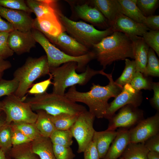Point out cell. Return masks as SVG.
I'll return each instance as SVG.
<instances>
[{
    "mask_svg": "<svg viewBox=\"0 0 159 159\" xmlns=\"http://www.w3.org/2000/svg\"><path fill=\"white\" fill-rule=\"evenodd\" d=\"M101 74L108 79L109 82L107 85L102 86L92 83L90 90L86 92L78 91L76 85H74L70 87L64 95L74 102L86 105L89 108V111L98 118L104 117L109 105V100L116 97L123 88L114 81L112 73H106L102 69Z\"/></svg>",
    "mask_w": 159,
    "mask_h": 159,
    "instance_id": "cell-1",
    "label": "cell"
},
{
    "mask_svg": "<svg viewBox=\"0 0 159 159\" xmlns=\"http://www.w3.org/2000/svg\"><path fill=\"white\" fill-rule=\"evenodd\" d=\"M92 48L95 58L104 70L114 62L128 57L134 59L132 41L128 36L121 32H113L94 44Z\"/></svg>",
    "mask_w": 159,
    "mask_h": 159,
    "instance_id": "cell-2",
    "label": "cell"
},
{
    "mask_svg": "<svg viewBox=\"0 0 159 159\" xmlns=\"http://www.w3.org/2000/svg\"><path fill=\"white\" fill-rule=\"evenodd\" d=\"M24 100L33 111L43 110L52 116L62 114L78 115L87 110L85 106L72 101L65 95L52 92H46L32 97H25Z\"/></svg>",
    "mask_w": 159,
    "mask_h": 159,
    "instance_id": "cell-3",
    "label": "cell"
},
{
    "mask_svg": "<svg viewBox=\"0 0 159 159\" xmlns=\"http://www.w3.org/2000/svg\"><path fill=\"white\" fill-rule=\"evenodd\" d=\"M77 68L76 62H71L58 67L50 68V73L53 80L52 92L64 95L67 88L76 85H84L93 77L100 74L102 71L94 70L87 65L84 72L78 74L76 72Z\"/></svg>",
    "mask_w": 159,
    "mask_h": 159,
    "instance_id": "cell-4",
    "label": "cell"
},
{
    "mask_svg": "<svg viewBox=\"0 0 159 159\" xmlns=\"http://www.w3.org/2000/svg\"><path fill=\"white\" fill-rule=\"evenodd\" d=\"M50 74L46 55L38 58L29 57L24 64L16 69L13 74L14 78L19 82L18 87L14 94L24 101L25 95L32 86L34 82Z\"/></svg>",
    "mask_w": 159,
    "mask_h": 159,
    "instance_id": "cell-5",
    "label": "cell"
},
{
    "mask_svg": "<svg viewBox=\"0 0 159 159\" xmlns=\"http://www.w3.org/2000/svg\"><path fill=\"white\" fill-rule=\"evenodd\" d=\"M31 32L36 42L41 45L45 51L50 68L58 67L62 64L74 62L77 64V71L83 72L85 71L88 63L95 58V54L92 51L80 56L76 57L69 55L52 44L39 31L32 29Z\"/></svg>",
    "mask_w": 159,
    "mask_h": 159,
    "instance_id": "cell-6",
    "label": "cell"
},
{
    "mask_svg": "<svg viewBox=\"0 0 159 159\" xmlns=\"http://www.w3.org/2000/svg\"><path fill=\"white\" fill-rule=\"evenodd\" d=\"M59 17L65 31L78 42L89 49L113 32L110 27L104 30H99L92 25L82 21L72 20L61 12L59 14Z\"/></svg>",
    "mask_w": 159,
    "mask_h": 159,
    "instance_id": "cell-7",
    "label": "cell"
},
{
    "mask_svg": "<svg viewBox=\"0 0 159 159\" xmlns=\"http://www.w3.org/2000/svg\"><path fill=\"white\" fill-rule=\"evenodd\" d=\"M2 109L5 116V122L34 123L37 114L34 112L29 105L18 98L14 94L6 97L1 101Z\"/></svg>",
    "mask_w": 159,
    "mask_h": 159,
    "instance_id": "cell-8",
    "label": "cell"
},
{
    "mask_svg": "<svg viewBox=\"0 0 159 159\" xmlns=\"http://www.w3.org/2000/svg\"><path fill=\"white\" fill-rule=\"evenodd\" d=\"M95 117L86 110L79 114L70 130L78 145L77 152H83L92 140L95 130L93 123Z\"/></svg>",
    "mask_w": 159,
    "mask_h": 159,
    "instance_id": "cell-9",
    "label": "cell"
},
{
    "mask_svg": "<svg viewBox=\"0 0 159 159\" xmlns=\"http://www.w3.org/2000/svg\"><path fill=\"white\" fill-rule=\"evenodd\" d=\"M143 111L131 104L122 107L109 120L108 130H115L118 127L127 129L135 126L144 119Z\"/></svg>",
    "mask_w": 159,
    "mask_h": 159,
    "instance_id": "cell-10",
    "label": "cell"
},
{
    "mask_svg": "<svg viewBox=\"0 0 159 159\" xmlns=\"http://www.w3.org/2000/svg\"><path fill=\"white\" fill-rule=\"evenodd\" d=\"M142 100V92L135 90L130 84H127L123 87L121 92L114 100L109 103L104 118L109 119L118 110L127 105L131 104L138 107Z\"/></svg>",
    "mask_w": 159,
    "mask_h": 159,
    "instance_id": "cell-11",
    "label": "cell"
},
{
    "mask_svg": "<svg viewBox=\"0 0 159 159\" xmlns=\"http://www.w3.org/2000/svg\"><path fill=\"white\" fill-rule=\"evenodd\" d=\"M130 142L143 143L150 137L159 133V112L143 119L130 130Z\"/></svg>",
    "mask_w": 159,
    "mask_h": 159,
    "instance_id": "cell-12",
    "label": "cell"
},
{
    "mask_svg": "<svg viewBox=\"0 0 159 159\" xmlns=\"http://www.w3.org/2000/svg\"><path fill=\"white\" fill-rule=\"evenodd\" d=\"M24 11L6 8L0 5V15L6 19L14 29L22 32L31 31L34 19Z\"/></svg>",
    "mask_w": 159,
    "mask_h": 159,
    "instance_id": "cell-13",
    "label": "cell"
},
{
    "mask_svg": "<svg viewBox=\"0 0 159 159\" xmlns=\"http://www.w3.org/2000/svg\"><path fill=\"white\" fill-rule=\"evenodd\" d=\"M8 42L11 49L18 55L29 52L37 42L31 30L22 32L16 29L9 33Z\"/></svg>",
    "mask_w": 159,
    "mask_h": 159,
    "instance_id": "cell-14",
    "label": "cell"
},
{
    "mask_svg": "<svg viewBox=\"0 0 159 159\" xmlns=\"http://www.w3.org/2000/svg\"><path fill=\"white\" fill-rule=\"evenodd\" d=\"M110 27L113 32H122L130 38L142 36L149 30L145 25L137 22L122 14L116 18Z\"/></svg>",
    "mask_w": 159,
    "mask_h": 159,
    "instance_id": "cell-15",
    "label": "cell"
},
{
    "mask_svg": "<svg viewBox=\"0 0 159 159\" xmlns=\"http://www.w3.org/2000/svg\"><path fill=\"white\" fill-rule=\"evenodd\" d=\"M33 28L41 32L52 43L60 33L65 31L59 16L36 18L34 19Z\"/></svg>",
    "mask_w": 159,
    "mask_h": 159,
    "instance_id": "cell-16",
    "label": "cell"
},
{
    "mask_svg": "<svg viewBox=\"0 0 159 159\" xmlns=\"http://www.w3.org/2000/svg\"><path fill=\"white\" fill-rule=\"evenodd\" d=\"M53 43L66 54L73 57H79L86 54L91 51L67 34L65 32L60 33L54 40Z\"/></svg>",
    "mask_w": 159,
    "mask_h": 159,
    "instance_id": "cell-17",
    "label": "cell"
},
{
    "mask_svg": "<svg viewBox=\"0 0 159 159\" xmlns=\"http://www.w3.org/2000/svg\"><path fill=\"white\" fill-rule=\"evenodd\" d=\"M74 10L77 16L85 21L106 29L110 27L107 19L95 7L89 6L87 4H78L74 6Z\"/></svg>",
    "mask_w": 159,
    "mask_h": 159,
    "instance_id": "cell-18",
    "label": "cell"
},
{
    "mask_svg": "<svg viewBox=\"0 0 159 159\" xmlns=\"http://www.w3.org/2000/svg\"><path fill=\"white\" fill-rule=\"evenodd\" d=\"M25 2L37 18L59 16L60 12L57 8L56 1L27 0Z\"/></svg>",
    "mask_w": 159,
    "mask_h": 159,
    "instance_id": "cell-19",
    "label": "cell"
},
{
    "mask_svg": "<svg viewBox=\"0 0 159 159\" xmlns=\"http://www.w3.org/2000/svg\"><path fill=\"white\" fill-rule=\"evenodd\" d=\"M132 42L133 54L137 72L143 74L146 66L150 47L145 42L142 37L136 36L130 37Z\"/></svg>",
    "mask_w": 159,
    "mask_h": 159,
    "instance_id": "cell-20",
    "label": "cell"
},
{
    "mask_svg": "<svg viewBox=\"0 0 159 159\" xmlns=\"http://www.w3.org/2000/svg\"><path fill=\"white\" fill-rule=\"evenodd\" d=\"M130 141V130L123 128L119 130L106 155L102 159H117L122 155Z\"/></svg>",
    "mask_w": 159,
    "mask_h": 159,
    "instance_id": "cell-21",
    "label": "cell"
},
{
    "mask_svg": "<svg viewBox=\"0 0 159 159\" xmlns=\"http://www.w3.org/2000/svg\"><path fill=\"white\" fill-rule=\"evenodd\" d=\"M91 2L107 19L110 26L119 15L122 14L118 0H93Z\"/></svg>",
    "mask_w": 159,
    "mask_h": 159,
    "instance_id": "cell-22",
    "label": "cell"
},
{
    "mask_svg": "<svg viewBox=\"0 0 159 159\" xmlns=\"http://www.w3.org/2000/svg\"><path fill=\"white\" fill-rule=\"evenodd\" d=\"M117 133L118 131L107 129L102 131H95L92 141L95 144L100 159L104 157Z\"/></svg>",
    "mask_w": 159,
    "mask_h": 159,
    "instance_id": "cell-23",
    "label": "cell"
},
{
    "mask_svg": "<svg viewBox=\"0 0 159 159\" xmlns=\"http://www.w3.org/2000/svg\"><path fill=\"white\" fill-rule=\"evenodd\" d=\"M32 151L40 159H56L49 138L41 136L31 142Z\"/></svg>",
    "mask_w": 159,
    "mask_h": 159,
    "instance_id": "cell-24",
    "label": "cell"
},
{
    "mask_svg": "<svg viewBox=\"0 0 159 159\" xmlns=\"http://www.w3.org/2000/svg\"><path fill=\"white\" fill-rule=\"evenodd\" d=\"M122 14L135 21L145 25L146 17L137 5V0H118Z\"/></svg>",
    "mask_w": 159,
    "mask_h": 159,
    "instance_id": "cell-25",
    "label": "cell"
},
{
    "mask_svg": "<svg viewBox=\"0 0 159 159\" xmlns=\"http://www.w3.org/2000/svg\"><path fill=\"white\" fill-rule=\"evenodd\" d=\"M37 117L35 123V126L42 137L49 138L56 130L50 119L48 114L43 110L36 111Z\"/></svg>",
    "mask_w": 159,
    "mask_h": 159,
    "instance_id": "cell-26",
    "label": "cell"
},
{
    "mask_svg": "<svg viewBox=\"0 0 159 159\" xmlns=\"http://www.w3.org/2000/svg\"><path fill=\"white\" fill-rule=\"evenodd\" d=\"M149 152L144 143L130 142L122 153V157L124 159H148Z\"/></svg>",
    "mask_w": 159,
    "mask_h": 159,
    "instance_id": "cell-27",
    "label": "cell"
},
{
    "mask_svg": "<svg viewBox=\"0 0 159 159\" xmlns=\"http://www.w3.org/2000/svg\"><path fill=\"white\" fill-rule=\"evenodd\" d=\"M6 155L12 159H40L32 151L31 142L12 146Z\"/></svg>",
    "mask_w": 159,
    "mask_h": 159,
    "instance_id": "cell-28",
    "label": "cell"
},
{
    "mask_svg": "<svg viewBox=\"0 0 159 159\" xmlns=\"http://www.w3.org/2000/svg\"><path fill=\"white\" fill-rule=\"evenodd\" d=\"M49 115L56 130H69L75 122L78 115L62 114L55 116Z\"/></svg>",
    "mask_w": 159,
    "mask_h": 159,
    "instance_id": "cell-29",
    "label": "cell"
},
{
    "mask_svg": "<svg viewBox=\"0 0 159 159\" xmlns=\"http://www.w3.org/2000/svg\"><path fill=\"white\" fill-rule=\"evenodd\" d=\"M125 60L124 69L121 76L115 81L116 84L122 87L130 83L137 72L134 60H131L128 58Z\"/></svg>",
    "mask_w": 159,
    "mask_h": 159,
    "instance_id": "cell-30",
    "label": "cell"
},
{
    "mask_svg": "<svg viewBox=\"0 0 159 159\" xmlns=\"http://www.w3.org/2000/svg\"><path fill=\"white\" fill-rule=\"evenodd\" d=\"M72 136L69 130H55L49 138L53 144L69 146L72 144Z\"/></svg>",
    "mask_w": 159,
    "mask_h": 159,
    "instance_id": "cell-31",
    "label": "cell"
},
{
    "mask_svg": "<svg viewBox=\"0 0 159 159\" xmlns=\"http://www.w3.org/2000/svg\"><path fill=\"white\" fill-rule=\"evenodd\" d=\"M146 77H159V61L155 52L150 48L148 54V60L144 72L143 74Z\"/></svg>",
    "mask_w": 159,
    "mask_h": 159,
    "instance_id": "cell-32",
    "label": "cell"
},
{
    "mask_svg": "<svg viewBox=\"0 0 159 159\" xmlns=\"http://www.w3.org/2000/svg\"><path fill=\"white\" fill-rule=\"evenodd\" d=\"M11 124L5 123L0 127V149L6 154L12 146Z\"/></svg>",
    "mask_w": 159,
    "mask_h": 159,
    "instance_id": "cell-33",
    "label": "cell"
},
{
    "mask_svg": "<svg viewBox=\"0 0 159 159\" xmlns=\"http://www.w3.org/2000/svg\"><path fill=\"white\" fill-rule=\"evenodd\" d=\"M11 125L12 127L19 131L32 140L42 136L35 123H13Z\"/></svg>",
    "mask_w": 159,
    "mask_h": 159,
    "instance_id": "cell-34",
    "label": "cell"
},
{
    "mask_svg": "<svg viewBox=\"0 0 159 159\" xmlns=\"http://www.w3.org/2000/svg\"><path fill=\"white\" fill-rule=\"evenodd\" d=\"M152 81L148 77L145 76L143 73L136 72L130 84L137 91L144 89L150 90H152Z\"/></svg>",
    "mask_w": 159,
    "mask_h": 159,
    "instance_id": "cell-35",
    "label": "cell"
},
{
    "mask_svg": "<svg viewBox=\"0 0 159 159\" xmlns=\"http://www.w3.org/2000/svg\"><path fill=\"white\" fill-rule=\"evenodd\" d=\"M136 4L145 17L153 15L159 5L158 0H137Z\"/></svg>",
    "mask_w": 159,
    "mask_h": 159,
    "instance_id": "cell-36",
    "label": "cell"
},
{
    "mask_svg": "<svg viewBox=\"0 0 159 159\" xmlns=\"http://www.w3.org/2000/svg\"><path fill=\"white\" fill-rule=\"evenodd\" d=\"M19 85L18 81L14 78L11 80H0V97L14 94Z\"/></svg>",
    "mask_w": 159,
    "mask_h": 159,
    "instance_id": "cell-37",
    "label": "cell"
},
{
    "mask_svg": "<svg viewBox=\"0 0 159 159\" xmlns=\"http://www.w3.org/2000/svg\"><path fill=\"white\" fill-rule=\"evenodd\" d=\"M147 45L159 56V31L149 30L142 36Z\"/></svg>",
    "mask_w": 159,
    "mask_h": 159,
    "instance_id": "cell-38",
    "label": "cell"
},
{
    "mask_svg": "<svg viewBox=\"0 0 159 159\" xmlns=\"http://www.w3.org/2000/svg\"><path fill=\"white\" fill-rule=\"evenodd\" d=\"M0 5L10 9L21 10L29 13L32 12L23 0H0Z\"/></svg>",
    "mask_w": 159,
    "mask_h": 159,
    "instance_id": "cell-39",
    "label": "cell"
},
{
    "mask_svg": "<svg viewBox=\"0 0 159 159\" xmlns=\"http://www.w3.org/2000/svg\"><path fill=\"white\" fill-rule=\"evenodd\" d=\"M52 148L56 159H73L75 157L70 147L52 144Z\"/></svg>",
    "mask_w": 159,
    "mask_h": 159,
    "instance_id": "cell-40",
    "label": "cell"
},
{
    "mask_svg": "<svg viewBox=\"0 0 159 159\" xmlns=\"http://www.w3.org/2000/svg\"><path fill=\"white\" fill-rule=\"evenodd\" d=\"M9 33L0 32V56L4 59L12 56L14 54L8 44Z\"/></svg>",
    "mask_w": 159,
    "mask_h": 159,
    "instance_id": "cell-41",
    "label": "cell"
},
{
    "mask_svg": "<svg viewBox=\"0 0 159 159\" xmlns=\"http://www.w3.org/2000/svg\"><path fill=\"white\" fill-rule=\"evenodd\" d=\"M49 77L46 80L36 83L33 85L28 92L30 94L35 95L42 94L45 92L49 86L52 84L51 80L52 77L50 74Z\"/></svg>",
    "mask_w": 159,
    "mask_h": 159,
    "instance_id": "cell-42",
    "label": "cell"
},
{
    "mask_svg": "<svg viewBox=\"0 0 159 159\" xmlns=\"http://www.w3.org/2000/svg\"><path fill=\"white\" fill-rule=\"evenodd\" d=\"M11 127L12 146L29 143L33 141L19 131Z\"/></svg>",
    "mask_w": 159,
    "mask_h": 159,
    "instance_id": "cell-43",
    "label": "cell"
},
{
    "mask_svg": "<svg viewBox=\"0 0 159 159\" xmlns=\"http://www.w3.org/2000/svg\"><path fill=\"white\" fill-rule=\"evenodd\" d=\"M144 143L149 151L159 153V133L150 137Z\"/></svg>",
    "mask_w": 159,
    "mask_h": 159,
    "instance_id": "cell-44",
    "label": "cell"
},
{
    "mask_svg": "<svg viewBox=\"0 0 159 159\" xmlns=\"http://www.w3.org/2000/svg\"><path fill=\"white\" fill-rule=\"evenodd\" d=\"M84 159H100L99 155L94 142L92 140L84 152Z\"/></svg>",
    "mask_w": 159,
    "mask_h": 159,
    "instance_id": "cell-45",
    "label": "cell"
},
{
    "mask_svg": "<svg viewBox=\"0 0 159 159\" xmlns=\"http://www.w3.org/2000/svg\"><path fill=\"white\" fill-rule=\"evenodd\" d=\"M152 89L153 90V97L150 100L151 105L153 108L159 111V82H153Z\"/></svg>",
    "mask_w": 159,
    "mask_h": 159,
    "instance_id": "cell-46",
    "label": "cell"
},
{
    "mask_svg": "<svg viewBox=\"0 0 159 159\" xmlns=\"http://www.w3.org/2000/svg\"><path fill=\"white\" fill-rule=\"evenodd\" d=\"M145 25L149 30L159 31V16L153 15L146 17Z\"/></svg>",
    "mask_w": 159,
    "mask_h": 159,
    "instance_id": "cell-47",
    "label": "cell"
},
{
    "mask_svg": "<svg viewBox=\"0 0 159 159\" xmlns=\"http://www.w3.org/2000/svg\"><path fill=\"white\" fill-rule=\"evenodd\" d=\"M14 29L12 25L8 21L3 19L0 15V32L9 33Z\"/></svg>",
    "mask_w": 159,
    "mask_h": 159,
    "instance_id": "cell-48",
    "label": "cell"
},
{
    "mask_svg": "<svg viewBox=\"0 0 159 159\" xmlns=\"http://www.w3.org/2000/svg\"><path fill=\"white\" fill-rule=\"evenodd\" d=\"M11 67V64L9 61L5 60L0 56V73L4 72Z\"/></svg>",
    "mask_w": 159,
    "mask_h": 159,
    "instance_id": "cell-49",
    "label": "cell"
},
{
    "mask_svg": "<svg viewBox=\"0 0 159 159\" xmlns=\"http://www.w3.org/2000/svg\"><path fill=\"white\" fill-rule=\"evenodd\" d=\"M148 159H159V153L149 151L147 155Z\"/></svg>",
    "mask_w": 159,
    "mask_h": 159,
    "instance_id": "cell-50",
    "label": "cell"
},
{
    "mask_svg": "<svg viewBox=\"0 0 159 159\" xmlns=\"http://www.w3.org/2000/svg\"><path fill=\"white\" fill-rule=\"evenodd\" d=\"M4 114L3 112L0 113V127L5 123V117L3 116Z\"/></svg>",
    "mask_w": 159,
    "mask_h": 159,
    "instance_id": "cell-51",
    "label": "cell"
},
{
    "mask_svg": "<svg viewBox=\"0 0 159 159\" xmlns=\"http://www.w3.org/2000/svg\"><path fill=\"white\" fill-rule=\"evenodd\" d=\"M6 154L5 153L0 149V159H5Z\"/></svg>",
    "mask_w": 159,
    "mask_h": 159,
    "instance_id": "cell-52",
    "label": "cell"
},
{
    "mask_svg": "<svg viewBox=\"0 0 159 159\" xmlns=\"http://www.w3.org/2000/svg\"><path fill=\"white\" fill-rule=\"evenodd\" d=\"M3 112L2 109V106L1 101H0V113Z\"/></svg>",
    "mask_w": 159,
    "mask_h": 159,
    "instance_id": "cell-53",
    "label": "cell"
},
{
    "mask_svg": "<svg viewBox=\"0 0 159 159\" xmlns=\"http://www.w3.org/2000/svg\"><path fill=\"white\" fill-rule=\"evenodd\" d=\"M4 72L0 73V80L2 79V77L3 75Z\"/></svg>",
    "mask_w": 159,
    "mask_h": 159,
    "instance_id": "cell-54",
    "label": "cell"
},
{
    "mask_svg": "<svg viewBox=\"0 0 159 159\" xmlns=\"http://www.w3.org/2000/svg\"><path fill=\"white\" fill-rule=\"evenodd\" d=\"M5 159H12L9 156L6 155V158Z\"/></svg>",
    "mask_w": 159,
    "mask_h": 159,
    "instance_id": "cell-55",
    "label": "cell"
},
{
    "mask_svg": "<svg viewBox=\"0 0 159 159\" xmlns=\"http://www.w3.org/2000/svg\"><path fill=\"white\" fill-rule=\"evenodd\" d=\"M118 159H124L122 157Z\"/></svg>",
    "mask_w": 159,
    "mask_h": 159,
    "instance_id": "cell-56",
    "label": "cell"
}]
</instances>
